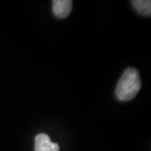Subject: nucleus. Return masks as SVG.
I'll return each instance as SVG.
<instances>
[{
    "instance_id": "f257e3e1",
    "label": "nucleus",
    "mask_w": 151,
    "mask_h": 151,
    "mask_svg": "<svg viewBox=\"0 0 151 151\" xmlns=\"http://www.w3.org/2000/svg\"><path fill=\"white\" fill-rule=\"evenodd\" d=\"M141 88L140 76L134 68L124 70L116 86L115 93L120 101H130L136 97Z\"/></svg>"
},
{
    "instance_id": "f03ea898",
    "label": "nucleus",
    "mask_w": 151,
    "mask_h": 151,
    "mask_svg": "<svg viewBox=\"0 0 151 151\" xmlns=\"http://www.w3.org/2000/svg\"><path fill=\"white\" fill-rule=\"evenodd\" d=\"M35 151H59L58 144L51 142L50 137L45 134H39L35 139Z\"/></svg>"
},
{
    "instance_id": "7ed1b4c3",
    "label": "nucleus",
    "mask_w": 151,
    "mask_h": 151,
    "mask_svg": "<svg viewBox=\"0 0 151 151\" xmlns=\"http://www.w3.org/2000/svg\"><path fill=\"white\" fill-rule=\"evenodd\" d=\"M72 8V1L70 0H55L53 1L52 11L55 16L60 19L66 18L70 14Z\"/></svg>"
},
{
    "instance_id": "20e7f679",
    "label": "nucleus",
    "mask_w": 151,
    "mask_h": 151,
    "mask_svg": "<svg viewBox=\"0 0 151 151\" xmlns=\"http://www.w3.org/2000/svg\"><path fill=\"white\" fill-rule=\"evenodd\" d=\"M131 3L139 14L145 16H150L151 2L150 0H134Z\"/></svg>"
}]
</instances>
